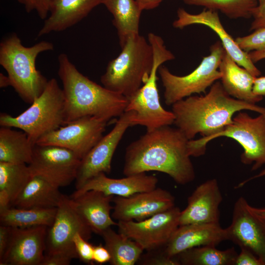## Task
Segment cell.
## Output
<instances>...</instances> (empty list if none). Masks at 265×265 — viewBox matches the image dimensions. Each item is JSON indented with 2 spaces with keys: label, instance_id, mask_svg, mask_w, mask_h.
<instances>
[{
  "label": "cell",
  "instance_id": "obj_1",
  "mask_svg": "<svg viewBox=\"0 0 265 265\" xmlns=\"http://www.w3.org/2000/svg\"><path fill=\"white\" fill-rule=\"evenodd\" d=\"M171 106L174 124L189 140L188 153L194 157L205 154L207 143L232 123L235 113L249 110L265 114V107L231 97L219 81L205 95H191Z\"/></svg>",
  "mask_w": 265,
  "mask_h": 265
},
{
  "label": "cell",
  "instance_id": "obj_2",
  "mask_svg": "<svg viewBox=\"0 0 265 265\" xmlns=\"http://www.w3.org/2000/svg\"><path fill=\"white\" fill-rule=\"evenodd\" d=\"M189 140L177 127L165 126L147 131L126 148L124 175L155 171L180 185L193 181L195 173L188 151Z\"/></svg>",
  "mask_w": 265,
  "mask_h": 265
},
{
  "label": "cell",
  "instance_id": "obj_3",
  "mask_svg": "<svg viewBox=\"0 0 265 265\" xmlns=\"http://www.w3.org/2000/svg\"><path fill=\"white\" fill-rule=\"evenodd\" d=\"M58 75L65 103V125L85 116L109 121L125 111L128 100L81 74L64 53L58 56Z\"/></svg>",
  "mask_w": 265,
  "mask_h": 265
},
{
  "label": "cell",
  "instance_id": "obj_4",
  "mask_svg": "<svg viewBox=\"0 0 265 265\" xmlns=\"http://www.w3.org/2000/svg\"><path fill=\"white\" fill-rule=\"evenodd\" d=\"M53 48L46 41L25 47L15 33L0 42V64L7 73L10 86L26 103L31 104L44 91L48 80L37 69L36 59L40 53Z\"/></svg>",
  "mask_w": 265,
  "mask_h": 265
},
{
  "label": "cell",
  "instance_id": "obj_5",
  "mask_svg": "<svg viewBox=\"0 0 265 265\" xmlns=\"http://www.w3.org/2000/svg\"><path fill=\"white\" fill-rule=\"evenodd\" d=\"M121 48L119 54L108 62L100 80L106 88L128 98L149 78L154 54L149 42L139 34L129 37Z\"/></svg>",
  "mask_w": 265,
  "mask_h": 265
},
{
  "label": "cell",
  "instance_id": "obj_6",
  "mask_svg": "<svg viewBox=\"0 0 265 265\" xmlns=\"http://www.w3.org/2000/svg\"><path fill=\"white\" fill-rule=\"evenodd\" d=\"M148 41L153 51V67L149 78L142 86L133 95L127 98L128 103L125 111H131L132 113L131 126H143L147 131H150L174 124L173 113L165 110L160 103L157 82L159 67L175 57L167 49L160 36L149 33Z\"/></svg>",
  "mask_w": 265,
  "mask_h": 265
},
{
  "label": "cell",
  "instance_id": "obj_7",
  "mask_svg": "<svg viewBox=\"0 0 265 265\" xmlns=\"http://www.w3.org/2000/svg\"><path fill=\"white\" fill-rule=\"evenodd\" d=\"M65 105L63 90L52 78L41 95L20 115L0 113V125L22 130L35 144L43 135L65 125Z\"/></svg>",
  "mask_w": 265,
  "mask_h": 265
},
{
  "label": "cell",
  "instance_id": "obj_8",
  "mask_svg": "<svg viewBox=\"0 0 265 265\" xmlns=\"http://www.w3.org/2000/svg\"><path fill=\"white\" fill-rule=\"evenodd\" d=\"M224 51L220 41L216 42L211 46L210 54L203 57L192 72L184 76L174 75L161 65L158 72L164 88L165 104L172 106L193 94H205L207 88L221 79L219 67Z\"/></svg>",
  "mask_w": 265,
  "mask_h": 265
},
{
  "label": "cell",
  "instance_id": "obj_9",
  "mask_svg": "<svg viewBox=\"0 0 265 265\" xmlns=\"http://www.w3.org/2000/svg\"><path fill=\"white\" fill-rule=\"evenodd\" d=\"M92 231L73 207L70 198L64 195L57 208L53 224L48 228L44 255H59L78 259L73 238L79 233L85 239Z\"/></svg>",
  "mask_w": 265,
  "mask_h": 265
},
{
  "label": "cell",
  "instance_id": "obj_10",
  "mask_svg": "<svg viewBox=\"0 0 265 265\" xmlns=\"http://www.w3.org/2000/svg\"><path fill=\"white\" fill-rule=\"evenodd\" d=\"M108 121L93 116L83 117L43 135L35 144L66 148L81 159L102 138Z\"/></svg>",
  "mask_w": 265,
  "mask_h": 265
},
{
  "label": "cell",
  "instance_id": "obj_11",
  "mask_svg": "<svg viewBox=\"0 0 265 265\" xmlns=\"http://www.w3.org/2000/svg\"><path fill=\"white\" fill-rule=\"evenodd\" d=\"M225 136L234 139L243 148L241 161L253 164L256 170L265 164V114L252 117L241 111L233 116L232 122L214 138Z\"/></svg>",
  "mask_w": 265,
  "mask_h": 265
},
{
  "label": "cell",
  "instance_id": "obj_12",
  "mask_svg": "<svg viewBox=\"0 0 265 265\" xmlns=\"http://www.w3.org/2000/svg\"><path fill=\"white\" fill-rule=\"evenodd\" d=\"M81 159L72 151L53 145L35 144L28 164L32 176L43 178L60 187L75 181Z\"/></svg>",
  "mask_w": 265,
  "mask_h": 265
},
{
  "label": "cell",
  "instance_id": "obj_13",
  "mask_svg": "<svg viewBox=\"0 0 265 265\" xmlns=\"http://www.w3.org/2000/svg\"><path fill=\"white\" fill-rule=\"evenodd\" d=\"M181 211L173 207L140 221H119L118 232L137 242L143 249L152 251L163 247L179 226Z\"/></svg>",
  "mask_w": 265,
  "mask_h": 265
},
{
  "label": "cell",
  "instance_id": "obj_14",
  "mask_svg": "<svg viewBox=\"0 0 265 265\" xmlns=\"http://www.w3.org/2000/svg\"><path fill=\"white\" fill-rule=\"evenodd\" d=\"M131 112L125 111L111 131L103 136L81 159L75 180L76 189L100 173H110L113 154L125 132L131 126Z\"/></svg>",
  "mask_w": 265,
  "mask_h": 265
},
{
  "label": "cell",
  "instance_id": "obj_15",
  "mask_svg": "<svg viewBox=\"0 0 265 265\" xmlns=\"http://www.w3.org/2000/svg\"><path fill=\"white\" fill-rule=\"evenodd\" d=\"M243 197L235 202L231 224L225 228L227 240L252 252L265 265V220L250 209Z\"/></svg>",
  "mask_w": 265,
  "mask_h": 265
},
{
  "label": "cell",
  "instance_id": "obj_16",
  "mask_svg": "<svg viewBox=\"0 0 265 265\" xmlns=\"http://www.w3.org/2000/svg\"><path fill=\"white\" fill-rule=\"evenodd\" d=\"M113 219L140 221L175 206L174 197L161 188L137 193L127 197H113Z\"/></svg>",
  "mask_w": 265,
  "mask_h": 265
},
{
  "label": "cell",
  "instance_id": "obj_17",
  "mask_svg": "<svg viewBox=\"0 0 265 265\" xmlns=\"http://www.w3.org/2000/svg\"><path fill=\"white\" fill-rule=\"evenodd\" d=\"M48 227H12L9 244L0 265H41Z\"/></svg>",
  "mask_w": 265,
  "mask_h": 265
},
{
  "label": "cell",
  "instance_id": "obj_18",
  "mask_svg": "<svg viewBox=\"0 0 265 265\" xmlns=\"http://www.w3.org/2000/svg\"><path fill=\"white\" fill-rule=\"evenodd\" d=\"M194 24L207 26L215 32L227 53L239 66L245 68L255 77L261 73L249 57L248 53L242 51L237 44L235 39L226 31L222 26L216 11L204 9L197 14H190L184 9L180 8L177 11V19L173 23L177 28L184 27Z\"/></svg>",
  "mask_w": 265,
  "mask_h": 265
},
{
  "label": "cell",
  "instance_id": "obj_19",
  "mask_svg": "<svg viewBox=\"0 0 265 265\" xmlns=\"http://www.w3.org/2000/svg\"><path fill=\"white\" fill-rule=\"evenodd\" d=\"M222 196L215 179L199 185L181 212L179 226L193 223H219V206Z\"/></svg>",
  "mask_w": 265,
  "mask_h": 265
},
{
  "label": "cell",
  "instance_id": "obj_20",
  "mask_svg": "<svg viewBox=\"0 0 265 265\" xmlns=\"http://www.w3.org/2000/svg\"><path fill=\"white\" fill-rule=\"evenodd\" d=\"M227 240L225 228L219 223H193L179 226L163 247L162 253L174 258L189 249L201 246H216Z\"/></svg>",
  "mask_w": 265,
  "mask_h": 265
},
{
  "label": "cell",
  "instance_id": "obj_21",
  "mask_svg": "<svg viewBox=\"0 0 265 265\" xmlns=\"http://www.w3.org/2000/svg\"><path fill=\"white\" fill-rule=\"evenodd\" d=\"M158 178L146 173L126 176L121 179L107 177L101 173L91 178L70 197L76 198L83 193L94 190L114 196L127 197L137 193L149 191L157 187Z\"/></svg>",
  "mask_w": 265,
  "mask_h": 265
},
{
  "label": "cell",
  "instance_id": "obj_22",
  "mask_svg": "<svg viewBox=\"0 0 265 265\" xmlns=\"http://www.w3.org/2000/svg\"><path fill=\"white\" fill-rule=\"evenodd\" d=\"M100 4L102 0H50L49 16L44 20L38 37L72 27Z\"/></svg>",
  "mask_w": 265,
  "mask_h": 265
},
{
  "label": "cell",
  "instance_id": "obj_23",
  "mask_svg": "<svg viewBox=\"0 0 265 265\" xmlns=\"http://www.w3.org/2000/svg\"><path fill=\"white\" fill-rule=\"evenodd\" d=\"M113 197L91 190L76 198H70L73 207L92 232L101 236L108 228L117 225L110 215Z\"/></svg>",
  "mask_w": 265,
  "mask_h": 265
},
{
  "label": "cell",
  "instance_id": "obj_24",
  "mask_svg": "<svg viewBox=\"0 0 265 265\" xmlns=\"http://www.w3.org/2000/svg\"><path fill=\"white\" fill-rule=\"evenodd\" d=\"M219 70L221 74V84L231 97L256 104L263 97L255 94L253 90L256 77L238 65L225 50Z\"/></svg>",
  "mask_w": 265,
  "mask_h": 265
},
{
  "label": "cell",
  "instance_id": "obj_25",
  "mask_svg": "<svg viewBox=\"0 0 265 265\" xmlns=\"http://www.w3.org/2000/svg\"><path fill=\"white\" fill-rule=\"evenodd\" d=\"M59 188L41 177L32 176L11 207L23 209L57 208L64 196Z\"/></svg>",
  "mask_w": 265,
  "mask_h": 265
},
{
  "label": "cell",
  "instance_id": "obj_26",
  "mask_svg": "<svg viewBox=\"0 0 265 265\" xmlns=\"http://www.w3.org/2000/svg\"><path fill=\"white\" fill-rule=\"evenodd\" d=\"M102 4L113 16L112 23L117 30L121 47L129 37L139 34L142 10L135 0H102Z\"/></svg>",
  "mask_w": 265,
  "mask_h": 265
},
{
  "label": "cell",
  "instance_id": "obj_27",
  "mask_svg": "<svg viewBox=\"0 0 265 265\" xmlns=\"http://www.w3.org/2000/svg\"><path fill=\"white\" fill-rule=\"evenodd\" d=\"M32 176L27 164L0 162V209L12 206Z\"/></svg>",
  "mask_w": 265,
  "mask_h": 265
},
{
  "label": "cell",
  "instance_id": "obj_28",
  "mask_svg": "<svg viewBox=\"0 0 265 265\" xmlns=\"http://www.w3.org/2000/svg\"><path fill=\"white\" fill-rule=\"evenodd\" d=\"M34 145L24 131L8 127L0 128V162L28 164Z\"/></svg>",
  "mask_w": 265,
  "mask_h": 265
},
{
  "label": "cell",
  "instance_id": "obj_29",
  "mask_svg": "<svg viewBox=\"0 0 265 265\" xmlns=\"http://www.w3.org/2000/svg\"><path fill=\"white\" fill-rule=\"evenodd\" d=\"M57 208L23 209L14 207L0 209V225L13 228L36 226L50 227L53 223Z\"/></svg>",
  "mask_w": 265,
  "mask_h": 265
},
{
  "label": "cell",
  "instance_id": "obj_30",
  "mask_svg": "<svg viewBox=\"0 0 265 265\" xmlns=\"http://www.w3.org/2000/svg\"><path fill=\"white\" fill-rule=\"evenodd\" d=\"M101 236L111 255L112 265H133L140 258L143 249L135 241L109 227Z\"/></svg>",
  "mask_w": 265,
  "mask_h": 265
},
{
  "label": "cell",
  "instance_id": "obj_31",
  "mask_svg": "<svg viewBox=\"0 0 265 265\" xmlns=\"http://www.w3.org/2000/svg\"><path fill=\"white\" fill-rule=\"evenodd\" d=\"M238 254L234 247L220 250L206 245L189 249L175 257L183 265H234Z\"/></svg>",
  "mask_w": 265,
  "mask_h": 265
},
{
  "label": "cell",
  "instance_id": "obj_32",
  "mask_svg": "<svg viewBox=\"0 0 265 265\" xmlns=\"http://www.w3.org/2000/svg\"><path fill=\"white\" fill-rule=\"evenodd\" d=\"M188 5L204 6L208 9L219 10L231 19L252 17L258 5V0H183Z\"/></svg>",
  "mask_w": 265,
  "mask_h": 265
},
{
  "label": "cell",
  "instance_id": "obj_33",
  "mask_svg": "<svg viewBox=\"0 0 265 265\" xmlns=\"http://www.w3.org/2000/svg\"><path fill=\"white\" fill-rule=\"evenodd\" d=\"M235 41L242 51L248 53L265 49V27L257 29L248 35L238 37Z\"/></svg>",
  "mask_w": 265,
  "mask_h": 265
},
{
  "label": "cell",
  "instance_id": "obj_34",
  "mask_svg": "<svg viewBox=\"0 0 265 265\" xmlns=\"http://www.w3.org/2000/svg\"><path fill=\"white\" fill-rule=\"evenodd\" d=\"M73 242L78 257V259L84 263L93 264V253L94 246L85 239L79 233H76L73 238Z\"/></svg>",
  "mask_w": 265,
  "mask_h": 265
},
{
  "label": "cell",
  "instance_id": "obj_35",
  "mask_svg": "<svg viewBox=\"0 0 265 265\" xmlns=\"http://www.w3.org/2000/svg\"><path fill=\"white\" fill-rule=\"evenodd\" d=\"M22 4L27 13L36 12L42 20L49 15L50 0H16Z\"/></svg>",
  "mask_w": 265,
  "mask_h": 265
},
{
  "label": "cell",
  "instance_id": "obj_36",
  "mask_svg": "<svg viewBox=\"0 0 265 265\" xmlns=\"http://www.w3.org/2000/svg\"><path fill=\"white\" fill-rule=\"evenodd\" d=\"M140 263L144 265H180L176 257H168L162 252L159 255H146Z\"/></svg>",
  "mask_w": 265,
  "mask_h": 265
},
{
  "label": "cell",
  "instance_id": "obj_37",
  "mask_svg": "<svg viewBox=\"0 0 265 265\" xmlns=\"http://www.w3.org/2000/svg\"><path fill=\"white\" fill-rule=\"evenodd\" d=\"M234 265H263L261 261L252 252L245 248H240Z\"/></svg>",
  "mask_w": 265,
  "mask_h": 265
},
{
  "label": "cell",
  "instance_id": "obj_38",
  "mask_svg": "<svg viewBox=\"0 0 265 265\" xmlns=\"http://www.w3.org/2000/svg\"><path fill=\"white\" fill-rule=\"evenodd\" d=\"M252 17L253 20L250 28L251 30L265 27V2L263 4H258L254 9Z\"/></svg>",
  "mask_w": 265,
  "mask_h": 265
},
{
  "label": "cell",
  "instance_id": "obj_39",
  "mask_svg": "<svg viewBox=\"0 0 265 265\" xmlns=\"http://www.w3.org/2000/svg\"><path fill=\"white\" fill-rule=\"evenodd\" d=\"M93 260L94 263L100 265L109 263L111 260V255L106 247L100 244L94 246Z\"/></svg>",
  "mask_w": 265,
  "mask_h": 265
},
{
  "label": "cell",
  "instance_id": "obj_40",
  "mask_svg": "<svg viewBox=\"0 0 265 265\" xmlns=\"http://www.w3.org/2000/svg\"><path fill=\"white\" fill-rule=\"evenodd\" d=\"M12 227L0 225V259L3 257L9 244Z\"/></svg>",
  "mask_w": 265,
  "mask_h": 265
},
{
  "label": "cell",
  "instance_id": "obj_41",
  "mask_svg": "<svg viewBox=\"0 0 265 265\" xmlns=\"http://www.w3.org/2000/svg\"><path fill=\"white\" fill-rule=\"evenodd\" d=\"M72 260L59 255H44L41 265H68Z\"/></svg>",
  "mask_w": 265,
  "mask_h": 265
},
{
  "label": "cell",
  "instance_id": "obj_42",
  "mask_svg": "<svg viewBox=\"0 0 265 265\" xmlns=\"http://www.w3.org/2000/svg\"><path fill=\"white\" fill-rule=\"evenodd\" d=\"M253 90L257 95L265 96V77H258L255 78Z\"/></svg>",
  "mask_w": 265,
  "mask_h": 265
},
{
  "label": "cell",
  "instance_id": "obj_43",
  "mask_svg": "<svg viewBox=\"0 0 265 265\" xmlns=\"http://www.w3.org/2000/svg\"><path fill=\"white\" fill-rule=\"evenodd\" d=\"M143 11L151 10L157 7L163 0H135Z\"/></svg>",
  "mask_w": 265,
  "mask_h": 265
},
{
  "label": "cell",
  "instance_id": "obj_44",
  "mask_svg": "<svg viewBox=\"0 0 265 265\" xmlns=\"http://www.w3.org/2000/svg\"><path fill=\"white\" fill-rule=\"evenodd\" d=\"M250 58L255 63L265 58V49L248 53Z\"/></svg>",
  "mask_w": 265,
  "mask_h": 265
},
{
  "label": "cell",
  "instance_id": "obj_45",
  "mask_svg": "<svg viewBox=\"0 0 265 265\" xmlns=\"http://www.w3.org/2000/svg\"><path fill=\"white\" fill-rule=\"evenodd\" d=\"M250 209L256 215L265 220V208H256L250 206Z\"/></svg>",
  "mask_w": 265,
  "mask_h": 265
},
{
  "label": "cell",
  "instance_id": "obj_46",
  "mask_svg": "<svg viewBox=\"0 0 265 265\" xmlns=\"http://www.w3.org/2000/svg\"><path fill=\"white\" fill-rule=\"evenodd\" d=\"M10 86V80L7 76L2 73L0 74V88L6 87Z\"/></svg>",
  "mask_w": 265,
  "mask_h": 265
},
{
  "label": "cell",
  "instance_id": "obj_47",
  "mask_svg": "<svg viewBox=\"0 0 265 265\" xmlns=\"http://www.w3.org/2000/svg\"><path fill=\"white\" fill-rule=\"evenodd\" d=\"M265 176V168L263 170H262L258 174L256 175V176L251 177L244 181H242V182L239 184V185L240 186L242 187L248 182L251 181L254 179L260 178V177H263Z\"/></svg>",
  "mask_w": 265,
  "mask_h": 265
},
{
  "label": "cell",
  "instance_id": "obj_48",
  "mask_svg": "<svg viewBox=\"0 0 265 265\" xmlns=\"http://www.w3.org/2000/svg\"><path fill=\"white\" fill-rule=\"evenodd\" d=\"M258 4H263L265 2V0H258Z\"/></svg>",
  "mask_w": 265,
  "mask_h": 265
}]
</instances>
